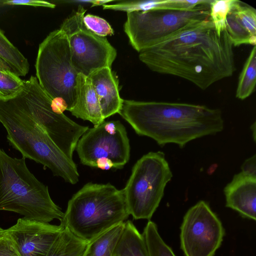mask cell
Here are the masks:
<instances>
[{"label": "cell", "mask_w": 256, "mask_h": 256, "mask_svg": "<svg viewBox=\"0 0 256 256\" xmlns=\"http://www.w3.org/2000/svg\"><path fill=\"white\" fill-rule=\"evenodd\" d=\"M226 30L218 34L212 20L196 23L139 52L150 70L187 80L205 90L236 70Z\"/></svg>", "instance_id": "cell-1"}, {"label": "cell", "mask_w": 256, "mask_h": 256, "mask_svg": "<svg viewBox=\"0 0 256 256\" xmlns=\"http://www.w3.org/2000/svg\"><path fill=\"white\" fill-rule=\"evenodd\" d=\"M118 114L138 135L152 138L161 146L173 143L182 148L224 127L220 109L200 104L123 100Z\"/></svg>", "instance_id": "cell-2"}, {"label": "cell", "mask_w": 256, "mask_h": 256, "mask_svg": "<svg viewBox=\"0 0 256 256\" xmlns=\"http://www.w3.org/2000/svg\"><path fill=\"white\" fill-rule=\"evenodd\" d=\"M129 216L122 190L88 182L69 200L60 224L88 243Z\"/></svg>", "instance_id": "cell-3"}, {"label": "cell", "mask_w": 256, "mask_h": 256, "mask_svg": "<svg viewBox=\"0 0 256 256\" xmlns=\"http://www.w3.org/2000/svg\"><path fill=\"white\" fill-rule=\"evenodd\" d=\"M0 210L49 223L64 216L51 198L48 188L30 171L26 158H12L0 148Z\"/></svg>", "instance_id": "cell-4"}, {"label": "cell", "mask_w": 256, "mask_h": 256, "mask_svg": "<svg viewBox=\"0 0 256 256\" xmlns=\"http://www.w3.org/2000/svg\"><path fill=\"white\" fill-rule=\"evenodd\" d=\"M0 123L6 130L9 144L22 157L42 164L67 182L74 184L78 182L80 175L73 160L10 98L0 99Z\"/></svg>", "instance_id": "cell-5"}, {"label": "cell", "mask_w": 256, "mask_h": 256, "mask_svg": "<svg viewBox=\"0 0 256 256\" xmlns=\"http://www.w3.org/2000/svg\"><path fill=\"white\" fill-rule=\"evenodd\" d=\"M38 83L60 111H70L76 100L78 73L71 60L68 38L61 30L50 32L40 44L35 64Z\"/></svg>", "instance_id": "cell-6"}, {"label": "cell", "mask_w": 256, "mask_h": 256, "mask_svg": "<svg viewBox=\"0 0 256 256\" xmlns=\"http://www.w3.org/2000/svg\"><path fill=\"white\" fill-rule=\"evenodd\" d=\"M10 99L46 133L68 158L72 160L78 142L88 130V126L78 124L57 109L36 76H32L24 80L22 90Z\"/></svg>", "instance_id": "cell-7"}, {"label": "cell", "mask_w": 256, "mask_h": 256, "mask_svg": "<svg viewBox=\"0 0 256 256\" xmlns=\"http://www.w3.org/2000/svg\"><path fill=\"white\" fill-rule=\"evenodd\" d=\"M172 177L163 152H150L140 158L122 189L130 215L134 220H150Z\"/></svg>", "instance_id": "cell-8"}, {"label": "cell", "mask_w": 256, "mask_h": 256, "mask_svg": "<svg viewBox=\"0 0 256 256\" xmlns=\"http://www.w3.org/2000/svg\"><path fill=\"white\" fill-rule=\"evenodd\" d=\"M212 0L188 10L153 9L126 12L124 31L133 48L140 52L189 26L208 19Z\"/></svg>", "instance_id": "cell-9"}, {"label": "cell", "mask_w": 256, "mask_h": 256, "mask_svg": "<svg viewBox=\"0 0 256 256\" xmlns=\"http://www.w3.org/2000/svg\"><path fill=\"white\" fill-rule=\"evenodd\" d=\"M76 150L82 164L103 170L122 168L130 156L127 132L119 120H104L88 128L78 140Z\"/></svg>", "instance_id": "cell-10"}, {"label": "cell", "mask_w": 256, "mask_h": 256, "mask_svg": "<svg viewBox=\"0 0 256 256\" xmlns=\"http://www.w3.org/2000/svg\"><path fill=\"white\" fill-rule=\"evenodd\" d=\"M86 10L79 5L78 10L63 22L60 29L68 38L74 68L78 74L88 76L98 70L111 68L117 52L106 37L96 35L84 26L83 18Z\"/></svg>", "instance_id": "cell-11"}, {"label": "cell", "mask_w": 256, "mask_h": 256, "mask_svg": "<svg viewBox=\"0 0 256 256\" xmlns=\"http://www.w3.org/2000/svg\"><path fill=\"white\" fill-rule=\"evenodd\" d=\"M224 234L222 224L208 204L200 200L185 214L180 246L186 256H214Z\"/></svg>", "instance_id": "cell-12"}, {"label": "cell", "mask_w": 256, "mask_h": 256, "mask_svg": "<svg viewBox=\"0 0 256 256\" xmlns=\"http://www.w3.org/2000/svg\"><path fill=\"white\" fill-rule=\"evenodd\" d=\"M63 226L18 218L12 226L4 230L20 256H47Z\"/></svg>", "instance_id": "cell-13"}, {"label": "cell", "mask_w": 256, "mask_h": 256, "mask_svg": "<svg viewBox=\"0 0 256 256\" xmlns=\"http://www.w3.org/2000/svg\"><path fill=\"white\" fill-rule=\"evenodd\" d=\"M226 206L242 216L256 220V176L242 172L234 175L224 189Z\"/></svg>", "instance_id": "cell-14"}, {"label": "cell", "mask_w": 256, "mask_h": 256, "mask_svg": "<svg viewBox=\"0 0 256 256\" xmlns=\"http://www.w3.org/2000/svg\"><path fill=\"white\" fill-rule=\"evenodd\" d=\"M88 77L98 96L104 119L118 114L123 99L120 96L118 80L111 68L98 70Z\"/></svg>", "instance_id": "cell-15"}, {"label": "cell", "mask_w": 256, "mask_h": 256, "mask_svg": "<svg viewBox=\"0 0 256 256\" xmlns=\"http://www.w3.org/2000/svg\"><path fill=\"white\" fill-rule=\"evenodd\" d=\"M76 100L70 111L72 115L84 120H88L94 126L101 124L104 119L98 96L90 78L78 74L76 78Z\"/></svg>", "instance_id": "cell-16"}, {"label": "cell", "mask_w": 256, "mask_h": 256, "mask_svg": "<svg viewBox=\"0 0 256 256\" xmlns=\"http://www.w3.org/2000/svg\"><path fill=\"white\" fill-rule=\"evenodd\" d=\"M112 256H149L142 234L130 220L124 222Z\"/></svg>", "instance_id": "cell-17"}, {"label": "cell", "mask_w": 256, "mask_h": 256, "mask_svg": "<svg viewBox=\"0 0 256 256\" xmlns=\"http://www.w3.org/2000/svg\"><path fill=\"white\" fill-rule=\"evenodd\" d=\"M88 244L63 227L47 256H83Z\"/></svg>", "instance_id": "cell-18"}, {"label": "cell", "mask_w": 256, "mask_h": 256, "mask_svg": "<svg viewBox=\"0 0 256 256\" xmlns=\"http://www.w3.org/2000/svg\"><path fill=\"white\" fill-rule=\"evenodd\" d=\"M124 226L117 225L89 242L83 256H112Z\"/></svg>", "instance_id": "cell-19"}, {"label": "cell", "mask_w": 256, "mask_h": 256, "mask_svg": "<svg viewBox=\"0 0 256 256\" xmlns=\"http://www.w3.org/2000/svg\"><path fill=\"white\" fill-rule=\"evenodd\" d=\"M0 58L18 76H26L30 70L28 60L5 36L0 30Z\"/></svg>", "instance_id": "cell-20"}, {"label": "cell", "mask_w": 256, "mask_h": 256, "mask_svg": "<svg viewBox=\"0 0 256 256\" xmlns=\"http://www.w3.org/2000/svg\"><path fill=\"white\" fill-rule=\"evenodd\" d=\"M256 83V46H254L238 78L236 97L243 100L253 92Z\"/></svg>", "instance_id": "cell-21"}, {"label": "cell", "mask_w": 256, "mask_h": 256, "mask_svg": "<svg viewBox=\"0 0 256 256\" xmlns=\"http://www.w3.org/2000/svg\"><path fill=\"white\" fill-rule=\"evenodd\" d=\"M142 235L149 256H176L171 248L162 239L156 225L153 222H148Z\"/></svg>", "instance_id": "cell-22"}, {"label": "cell", "mask_w": 256, "mask_h": 256, "mask_svg": "<svg viewBox=\"0 0 256 256\" xmlns=\"http://www.w3.org/2000/svg\"><path fill=\"white\" fill-rule=\"evenodd\" d=\"M226 24V30L234 46L243 44L256 46V38L250 35L238 22L230 10L227 15Z\"/></svg>", "instance_id": "cell-23"}, {"label": "cell", "mask_w": 256, "mask_h": 256, "mask_svg": "<svg viewBox=\"0 0 256 256\" xmlns=\"http://www.w3.org/2000/svg\"><path fill=\"white\" fill-rule=\"evenodd\" d=\"M230 10L250 35L256 38V10L250 6L234 0Z\"/></svg>", "instance_id": "cell-24"}, {"label": "cell", "mask_w": 256, "mask_h": 256, "mask_svg": "<svg viewBox=\"0 0 256 256\" xmlns=\"http://www.w3.org/2000/svg\"><path fill=\"white\" fill-rule=\"evenodd\" d=\"M24 81L12 71L0 70V99L15 96L23 88Z\"/></svg>", "instance_id": "cell-25"}, {"label": "cell", "mask_w": 256, "mask_h": 256, "mask_svg": "<svg viewBox=\"0 0 256 256\" xmlns=\"http://www.w3.org/2000/svg\"><path fill=\"white\" fill-rule=\"evenodd\" d=\"M234 0H212L210 4V18L218 34L226 30V20Z\"/></svg>", "instance_id": "cell-26"}, {"label": "cell", "mask_w": 256, "mask_h": 256, "mask_svg": "<svg viewBox=\"0 0 256 256\" xmlns=\"http://www.w3.org/2000/svg\"><path fill=\"white\" fill-rule=\"evenodd\" d=\"M83 22L88 30L98 36L106 37L114 34V30L109 23L98 16L87 14L84 16Z\"/></svg>", "instance_id": "cell-27"}, {"label": "cell", "mask_w": 256, "mask_h": 256, "mask_svg": "<svg viewBox=\"0 0 256 256\" xmlns=\"http://www.w3.org/2000/svg\"><path fill=\"white\" fill-rule=\"evenodd\" d=\"M0 256H20L12 240L4 230L0 235Z\"/></svg>", "instance_id": "cell-28"}, {"label": "cell", "mask_w": 256, "mask_h": 256, "mask_svg": "<svg viewBox=\"0 0 256 256\" xmlns=\"http://www.w3.org/2000/svg\"><path fill=\"white\" fill-rule=\"evenodd\" d=\"M4 4L7 5H20V6H42L51 8L56 7V5L52 3L44 0H4L2 2Z\"/></svg>", "instance_id": "cell-29"}, {"label": "cell", "mask_w": 256, "mask_h": 256, "mask_svg": "<svg viewBox=\"0 0 256 256\" xmlns=\"http://www.w3.org/2000/svg\"><path fill=\"white\" fill-rule=\"evenodd\" d=\"M242 172L256 176V156L254 154L246 159L241 166Z\"/></svg>", "instance_id": "cell-30"}, {"label": "cell", "mask_w": 256, "mask_h": 256, "mask_svg": "<svg viewBox=\"0 0 256 256\" xmlns=\"http://www.w3.org/2000/svg\"><path fill=\"white\" fill-rule=\"evenodd\" d=\"M0 70L6 71H12L10 66L0 58Z\"/></svg>", "instance_id": "cell-31"}, {"label": "cell", "mask_w": 256, "mask_h": 256, "mask_svg": "<svg viewBox=\"0 0 256 256\" xmlns=\"http://www.w3.org/2000/svg\"><path fill=\"white\" fill-rule=\"evenodd\" d=\"M250 129L252 134L254 140L256 142V122H254L250 126Z\"/></svg>", "instance_id": "cell-32"}, {"label": "cell", "mask_w": 256, "mask_h": 256, "mask_svg": "<svg viewBox=\"0 0 256 256\" xmlns=\"http://www.w3.org/2000/svg\"><path fill=\"white\" fill-rule=\"evenodd\" d=\"M4 230H3L0 227V235L3 232Z\"/></svg>", "instance_id": "cell-33"}]
</instances>
